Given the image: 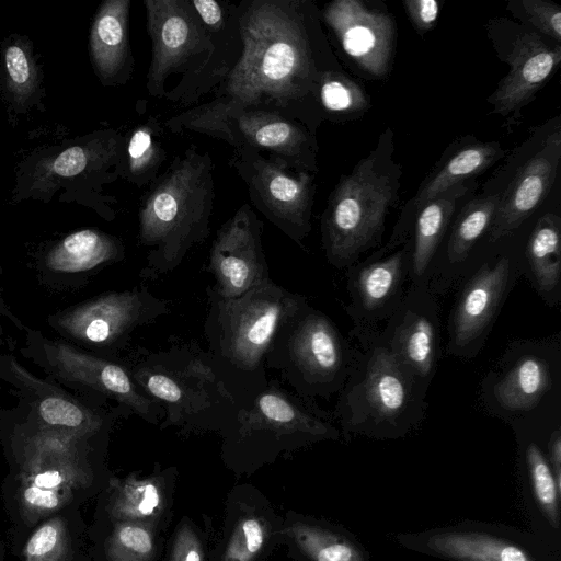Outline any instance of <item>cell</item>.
<instances>
[{
  "label": "cell",
  "mask_w": 561,
  "mask_h": 561,
  "mask_svg": "<svg viewBox=\"0 0 561 561\" xmlns=\"http://www.w3.org/2000/svg\"><path fill=\"white\" fill-rule=\"evenodd\" d=\"M310 11L305 0H251L237 5L240 57L211 90L215 96L191 110L211 115L260 110L304 125L300 110L307 99L318 96L320 76L327 71L316 58Z\"/></svg>",
  "instance_id": "obj_1"
},
{
  "label": "cell",
  "mask_w": 561,
  "mask_h": 561,
  "mask_svg": "<svg viewBox=\"0 0 561 561\" xmlns=\"http://www.w3.org/2000/svg\"><path fill=\"white\" fill-rule=\"evenodd\" d=\"M126 369L162 405L161 427L180 434H220L257 392L224 370L208 351L188 343L140 350Z\"/></svg>",
  "instance_id": "obj_2"
},
{
  "label": "cell",
  "mask_w": 561,
  "mask_h": 561,
  "mask_svg": "<svg viewBox=\"0 0 561 561\" xmlns=\"http://www.w3.org/2000/svg\"><path fill=\"white\" fill-rule=\"evenodd\" d=\"M215 202L214 164L195 145L178 154L140 199L139 243L147 250L145 279L175 270L210 232Z\"/></svg>",
  "instance_id": "obj_3"
},
{
  "label": "cell",
  "mask_w": 561,
  "mask_h": 561,
  "mask_svg": "<svg viewBox=\"0 0 561 561\" xmlns=\"http://www.w3.org/2000/svg\"><path fill=\"white\" fill-rule=\"evenodd\" d=\"M204 334L208 352L229 375L255 391L268 381L264 358L279 329L307 302L271 278L237 298L207 288Z\"/></svg>",
  "instance_id": "obj_4"
},
{
  "label": "cell",
  "mask_w": 561,
  "mask_h": 561,
  "mask_svg": "<svg viewBox=\"0 0 561 561\" xmlns=\"http://www.w3.org/2000/svg\"><path fill=\"white\" fill-rule=\"evenodd\" d=\"M392 152V131L387 129L376 148L341 178L331 194L321 232L328 261L336 267L352 263L381 237L400 187L401 167Z\"/></svg>",
  "instance_id": "obj_5"
},
{
  "label": "cell",
  "mask_w": 561,
  "mask_h": 561,
  "mask_svg": "<svg viewBox=\"0 0 561 561\" xmlns=\"http://www.w3.org/2000/svg\"><path fill=\"white\" fill-rule=\"evenodd\" d=\"M220 435L225 466L236 474H252L280 456L335 439L339 433L301 397L268 380Z\"/></svg>",
  "instance_id": "obj_6"
},
{
  "label": "cell",
  "mask_w": 561,
  "mask_h": 561,
  "mask_svg": "<svg viewBox=\"0 0 561 561\" xmlns=\"http://www.w3.org/2000/svg\"><path fill=\"white\" fill-rule=\"evenodd\" d=\"M151 60L146 89L182 106L217 84L216 46L188 0H144Z\"/></svg>",
  "instance_id": "obj_7"
},
{
  "label": "cell",
  "mask_w": 561,
  "mask_h": 561,
  "mask_svg": "<svg viewBox=\"0 0 561 561\" xmlns=\"http://www.w3.org/2000/svg\"><path fill=\"white\" fill-rule=\"evenodd\" d=\"M82 439L47 426L27 438L19 486L20 508L27 522L60 510L91 482V469L79 449Z\"/></svg>",
  "instance_id": "obj_8"
},
{
  "label": "cell",
  "mask_w": 561,
  "mask_h": 561,
  "mask_svg": "<svg viewBox=\"0 0 561 561\" xmlns=\"http://www.w3.org/2000/svg\"><path fill=\"white\" fill-rule=\"evenodd\" d=\"M344 359L343 342L333 323L306 302L279 329L264 366L278 370L302 398L329 392L343 369Z\"/></svg>",
  "instance_id": "obj_9"
},
{
  "label": "cell",
  "mask_w": 561,
  "mask_h": 561,
  "mask_svg": "<svg viewBox=\"0 0 561 561\" xmlns=\"http://www.w3.org/2000/svg\"><path fill=\"white\" fill-rule=\"evenodd\" d=\"M164 125L173 133L188 130L218 138L233 149L266 152L297 171L317 170L311 133L278 113L237 110L211 115L188 110L167 119Z\"/></svg>",
  "instance_id": "obj_10"
},
{
  "label": "cell",
  "mask_w": 561,
  "mask_h": 561,
  "mask_svg": "<svg viewBox=\"0 0 561 561\" xmlns=\"http://www.w3.org/2000/svg\"><path fill=\"white\" fill-rule=\"evenodd\" d=\"M404 549L446 561H560L554 549L534 534L478 522H462L394 536Z\"/></svg>",
  "instance_id": "obj_11"
},
{
  "label": "cell",
  "mask_w": 561,
  "mask_h": 561,
  "mask_svg": "<svg viewBox=\"0 0 561 561\" xmlns=\"http://www.w3.org/2000/svg\"><path fill=\"white\" fill-rule=\"evenodd\" d=\"M229 165L248 187L252 205L302 247L311 229L313 175L249 148L233 149Z\"/></svg>",
  "instance_id": "obj_12"
},
{
  "label": "cell",
  "mask_w": 561,
  "mask_h": 561,
  "mask_svg": "<svg viewBox=\"0 0 561 561\" xmlns=\"http://www.w3.org/2000/svg\"><path fill=\"white\" fill-rule=\"evenodd\" d=\"M169 312V302L141 284L129 290L105 293L71 307L56 317V324L81 343L115 347L125 344L136 329Z\"/></svg>",
  "instance_id": "obj_13"
},
{
  "label": "cell",
  "mask_w": 561,
  "mask_h": 561,
  "mask_svg": "<svg viewBox=\"0 0 561 561\" xmlns=\"http://www.w3.org/2000/svg\"><path fill=\"white\" fill-rule=\"evenodd\" d=\"M263 221L243 204L217 231L209 252L210 286L221 298H237L270 278L262 247Z\"/></svg>",
  "instance_id": "obj_14"
},
{
  "label": "cell",
  "mask_w": 561,
  "mask_h": 561,
  "mask_svg": "<svg viewBox=\"0 0 561 561\" xmlns=\"http://www.w3.org/2000/svg\"><path fill=\"white\" fill-rule=\"evenodd\" d=\"M283 520L259 489L248 483L233 486L210 561H264L283 545Z\"/></svg>",
  "instance_id": "obj_15"
},
{
  "label": "cell",
  "mask_w": 561,
  "mask_h": 561,
  "mask_svg": "<svg viewBox=\"0 0 561 561\" xmlns=\"http://www.w3.org/2000/svg\"><path fill=\"white\" fill-rule=\"evenodd\" d=\"M44 348L49 365L61 378L116 400L150 424H161L164 417L162 405L136 386L125 366L78 351L64 342H49Z\"/></svg>",
  "instance_id": "obj_16"
},
{
  "label": "cell",
  "mask_w": 561,
  "mask_h": 561,
  "mask_svg": "<svg viewBox=\"0 0 561 561\" xmlns=\"http://www.w3.org/2000/svg\"><path fill=\"white\" fill-rule=\"evenodd\" d=\"M367 364L362 381L347 393L348 424L358 431L371 425V433L377 425H397L412 404V388L394 352L375 350Z\"/></svg>",
  "instance_id": "obj_17"
},
{
  "label": "cell",
  "mask_w": 561,
  "mask_h": 561,
  "mask_svg": "<svg viewBox=\"0 0 561 561\" xmlns=\"http://www.w3.org/2000/svg\"><path fill=\"white\" fill-rule=\"evenodd\" d=\"M322 16L362 69L376 77L388 75L397 34L390 14L371 10L359 0H335L324 7Z\"/></svg>",
  "instance_id": "obj_18"
},
{
  "label": "cell",
  "mask_w": 561,
  "mask_h": 561,
  "mask_svg": "<svg viewBox=\"0 0 561 561\" xmlns=\"http://www.w3.org/2000/svg\"><path fill=\"white\" fill-rule=\"evenodd\" d=\"M561 158V133L550 134L538 152L516 173L506 190L501 193L492 224L491 241L515 231L528 218L550 192Z\"/></svg>",
  "instance_id": "obj_19"
},
{
  "label": "cell",
  "mask_w": 561,
  "mask_h": 561,
  "mask_svg": "<svg viewBox=\"0 0 561 561\" xmlns=\"http://www.w3.org/2000/svg\"><path fill=\"white\" fill-rule=\"evenodd\" d=\"M560 61V45L549 46L535 33L518 36L507 58L510 70L489 98L491 113L517 118Z\"/></svg>",
  "instance_id": "obj_20"
},
{
  "label": "cell",
  "mask_w": 561,
  "mask_h": 561,
  "mask_svg": "<svg viewBox=\"0 0 561 561\" xmlns=\"http://www.w3.org/2000/svg\"><path fill=\"white\" fill-rule=\"evenodd\" d=\"M175 467L156 469L147 474L131 473L108 481L107 514L111 524L133 522L163 531L172 516Z\"/></svg>",
  "instance_id": "obj_21"
},
{
  "label": "cell",
  "mask_w": 561,
  "mask_h": 561,
  "mask_svg": "<svg viewBox=\"0 0 561 561\" xmlns=\"http://www.w3.org/2000/svg\"><path fill=\"white\" fill-rule=\"evenodd\" d=\"M283 520V545L296 561H369V552L344 527L288 511Z\"/></svg>",
  "instance_id": "obj_22"
},
{
  "label": "cell",
  "mask_w": 561,
  "mask_h": 561,
  "mask_svg": "<svg viewBox=\"0 0 561 561\" xmlns=\"http://www.w3.org/2000/svg\"><path fill=\"white\" fill-rule=\"evenodd\" d=\"M510 262L503 257L491 267H483L468 284L454 317L453 342L465 347L490 323L505 290Z\"/></svg>",
  "instance_id": "obj_23"
},
{
  "label": "cell",
  "mask_w": 561,
  "mask_h": 561,
  "mask_svg": "<svg viewBox=\"0 0 561 561\" xmlns=\"http://www.w3.org/2000/svg\"><path fill=\"white\" fill-rule=\"evenodd\" d=\"M130 0H108L96 14L91 31V50L102 79L128 78L134 59L129 46L128 18Z\"/></svg>",
  "instance_id": "obj_24"
},
{
  "label": "cell",
  "mask_w": 561,
  "mask_h": 561,
  "mask_svg": "<svg viewBox=\"0 0 561 561\" xmlns=\"http://www.w3.org/2000/svg\"><path fill=\"white\" fill-rule=\"evenodd\" d=\"M9 364L15 378L36 397L37 413L44 426L83 438L99 433L103 425L99 414L58 387L34 377L13 358Z\"/></svg>",
  "instance_id": "obj_25"
},
{
  "label": "cell",
  "mask_w": 561,
  "mask_h": 561,
  "mask_svg": "<svg viewBox=\"0 0 561 561\" xmlns=\"http://www.w3.org/2000/svg\"><path fill=\"white\" fill-rule=\"evenodd\" d=\"M497 141H473L457 150L439 170L428 176L410 201L409 208L402 213L401 224L412 216L428 201L449 187L466 182L486 170L504 154Z\"/></svg>",
  "instance_id": "obj_26"
},
{
  "label": "cell",
  "mask_w": 561,
  "mask_h": 561,
  "mask_svg": "<svg viewBox=\"0 0 561 561\" xmlns=\"http://www.w3.org/2000/svg\"><path fill=\"white\" fill-rule=\"evenodd\" d=\"M124 257L122 244L106 233L84 229L67 236L46 257L55 272L72 274L93 270Z\"/></svg>",
  "instance_id": "obj_27"
},
{
  "label": "cell",
  "mask_w": 561,
  "mask_h": 561,
  "mask_svg": "<svg viewBox=\"0 0 561 561\" xmlns=\"http://www.w3.org/2000/svg\"><path fill=\"white\" fill-rule=\"evenodd\" d=\"M465 182L454 185L425 203L415 216L412 267L421 276L430 264L455 211L457 201L468 192Z\"/></svg>",
  "instance_id": "obj_28"
},
{
  "label": "cell",
  "mask_w": 561,
  "mask_h": 561,
  "mask_svg": "<svg viewBox=\"0 0 561 561\" xmlns=\"http://www.w3.org/2000/svg\"><path fill=\"white\" fill-rule=\"evenodd\" d=\"M163 127L154 116H148L129 133L124 146V173L138 187L151 184L167 159Z\"/></svg>",
  "instance_id": "obj_29"
},
{
  "label": "cell",
  "mask_w": 561,
  "mask_h": 561,
  "mask_svg": "<svg viewBox=\"0 0 561 561\" xmlns=\"http://www.w3.org/2000/svg\"><path fill=\"white\" fill-rule=\"evenodd\" d=\"M548 365L539 357L522 358L495 386L500 403L510 410L533 408L549 386Z\"/></svg>",
  "instance_id": "obj_30"
},
{
  "label": "cell",
  "mask_w": 561,
  "mask_h": 561,
  "mask_svg": "<svg viewBox=\"0 0 561 561\" xmlns=\"http://www.w3.org/2000/svg\"><path fill=\"white\" fill-rule=\"evenodd\" d=\"M560 218L546 214L537 221L527 247V255L539 288L549 293L560 280Z\"/></svg>",
  "instance_id": "obj_31"
},
{
  "label": "cell",
  "mask_w": 561,
  "mask_h": 561,
  "mask_svg": "<svg viewBox=\"0 0 561 561\" xmlns=\"http://www.w3.org/2000/svg\"><path fill=\"white\" fill-rule=\"evenodd\" d=\"M405 251L362 266L353 280V293L366 311L386 306L400 285Z\"/></svg>",
  "instance_id": "obj_32"
},
{
  "label": "cell",
  "mask_w": 561,
  "mask_h": 561,
  "mask_svg": "<svg viewBox=\"0 0 561 561\" xmlns=\"http://www.w3.org/2000/svg\"><path fill=\"white\" fill-rule=\"evenodd\" d=\"M397 356L412 371L427 376L434 366L436 331L432 320L424 314H409L396 336Z\"/></svg>",
  "instance_id": "obj_33"
},
{
  "label": "cell",
  "mask_w": 561,
  "mask_h": 561,
  "mask_svg": "<svg viewBox=\"0 0 561 561\" xmlns=\"http://www.w3.org/2000/svg\"><path fill=\"white\" fill-rule=\"evenodd\" d=\"M160 535L161 531L145 524L113 523L104 543L106 561H156Z\"/></svg>",
  "instance_id": "obj_34"
},
{
  "label": "cell",
  "mask_w": 561,
  "mask_h": 561,
  "mask_svg": "<svg viewBox=\"0 0 561 561\" xmlns=\"http://www.w3.org/2000/svg\"><path fill=\"white\" fill-rule=\"evenodd\" d=\"M501 193L470 201L458 215L453 227L447 254L451 263L465 260L478 239L489 230Z\"/></svg>",
  "instance_id": "obj_35"
},
{
  "label": "cell",
  "mask_w": 561,
  "mask_h": 561,
  "mask_svg": "<svg viewBox=\"0 0 561 561\" xmlns=\"http://www.w3.org/2000/svg\"><path fill=\"white\" fill-rule=\"evenodd\" d=\"M318 99L327 111L333 113H354L369 106V99L364 90L353 80L333 70L321 73Z\"/></svg>",
  "instance_id": "obj_36"
},
{
  "label": "cell",
  "mask_w": 561,
  "mask_h": 561,
  "mask_svg": "<svg viewBox=\"0 0 561 561\" xmlns=\"http://www.w3.org/2000/svg\"><path fill=\"white\" fill-rule=\"evenodd\" d=\"M70 536L65 522L51 517L30 537L24 548V561H68Z\"/></svg>",
  "instance_id": "obj_37"
},
{
  "label": "cell",
  "mask_w": 561,
  "mask_h": 561,
  "mask_svg": "<svg viewBox=\"0 0 561 561\" xmlns=\"http://www.w3.org/2000/svg\"><path fill=\"white\" fill-rule=\"evenodd\" d=\"M211 550L204 533L184 516L169 540L164 561H210Z\"/></svg>",
  "instance_id": "obj_38"
},
{
  "label": "cell",
  "mask_w": 561,
  "mask_h": 561,
  "mask_svg": "<svg viewBox=\"0 0 561 561\" xmlns=\"http://www.w3.org/2000/svg\"><path fill=\"white\" fill-rule=\"evenodd\" d=\"M527 20L542 34L561 43V8L545 0H523Z\"/></svg>",
  "instance_id": "obj_39"
},
{
  "label": "cell",
  "mask_w": 561,
  "mask_h": 561,
  "mask_svg": "<svg viewBox=\"0 0 561 561\" xmlns=\"http://www.w3.org/2000/svg\"><path fill=\"white\" fill-rule=\"evenodd\" d=\"M191 3L202 23L210 32L220 31L226 26L234 7L215 0H192Z\"/></svg>",
  "instance_id": "obj_40"
},
{
  "label": "cell",
  "mask_w": 561,
  "mask_h": 561,
  "mask_svg": "<svg viewBox=\"0 0 561 561\" xmlns=\"http://www.w3.org/2000/svg\"><path fill=\"white\" fill-rule=\"evenodd\" d=\"M405 12L414 28L424 34L432 30L439 15V2L436 0H405Z\"/></svg>",
  "instance_id": "obj_41"
},
{
  "label": "cell",
  "mask_w": 561,
  "mask_h": 561,
  "mask_svg": "<svg viewBox=\"0 0 561 561\" xmlns=\"http://www.w3.org/2000/svg\"><path fill=\"white\" fill-rule=\"evenodd\" d=\"M5 66L12 83L24 88L32 79V68L25 51L18 45H11L5 53Z\"/></svg>",
  "instance_id": "obj_42"
},
{
  "label": "cell",
  "mask_w": 561,
  "mask_h": 561,
  "mask_svg": "<svg viewBox=\"0 0 561 561\" xmlns=\"http://www.w3.org/2000/svg\"><path fill=\"white\" fill-rule=\"evenodd\" d=\"M87 164L88 156L83 148L71 147L56 158L53 170L60 176H73L81 173Z\"/></svg>",
  "instance_id": "obj_43"
},
{
  "label": "cell",
  "mask_w": 561,
  "mask_h": 561,
  "mask_svg": "<svg viewBox=\"0 0 561 561\" xmlns=\"http://www.w3.org/2000/svg\"><path fill=\"white\" fill-rule=\"evenodd\" d=\"M547 454L549 463L553 471L554 478L559 485H561V434L556 431L551 434L547 443Z\"/></svg>",
  "instance_id": "obj_44"
}]
</instances>
